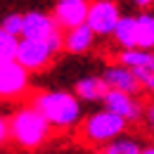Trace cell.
<instances>
[{
    "mask_svg": "<svg viewBox=\"0 0 154 154\" xmlns=\"http://www.w3.org/2000/svg\"><path fill=\"white\" fill-rule=\"evenodd\" d=\"M31 102L50 121V126L55 131H74L85 119V114H83L85 102L74 90H62V88L40 90V93H36L31 97Z\"/></svg>",
    "mask_w": 154,
    "mask_h": 154,
    "instance_id": "cell-1",
    "label": "cell"
},
{
    "mask_svg": "<svg viewBox=\"0 0 154 154\" xmlns=\"http://www.w3.org/2000/svg\"><path fill=\"white\" fill-rule=\"evenodd\" d=\"M52 131L55 128L33 107V102L19 104L10 114V142L17 149H21V152H36V149H40L50 140Z\"/></svg>",
    "mask_w": 154,
    "mask_h": 154,
    "instance_id": "cell-2",
    "label": "cell"
},
{
    "mask_svg": "<svg viewBox=\"0 0 154 154\" xmlns=\"http://www.w3.org/2000/svg\"><path fill=\"white\" fill-rule=\"evenodd\" d=\"M126 128H128V121L123 116L109 112L107 107H100L95 112L85 114V119L78 126V135L83 137V142H88L93 147H102L116 137H121L126 133Z\"/></svg>",
    "mask_w": 154,
    "mask_h": 154,
    "instance_id": "cell-3",
    "label": "cell"
},
{
    "mask_svg": "<svg viewBox=\"0 0 154 154\" xmlns=\"http://www.w3.org/2000/svg\"><path fill=\"white\" fill-rule=\"evenodd\" d=\"M59 50H64V31H59L57 36H52L50 40H31L21 38L19 52H17V62L24 64L31 74L43 71L52 64V59Z\"/></svg>",
    "mask_w": 154,
    "mask_h": 154,
    "instance_id": "cell-4",
    "label": "cell"
},
{
    "mask_svg": "<svg viewBox=\"0 0 154 154\" xmlns=\"http://www.w3.org/2000/svg\"><path fill=\"white\" fill-rule=\"evenodd\" d=\"M31 90V71L14 62H0V97L2 100H19Z\"/></svg>",
    "mask_w": 154,
    "mask_h": 154,
    "instance_id": "cell-5",
    "label": "cell"
},
{
    "mask_svg": "<svg viewBox=\"0 0 154 154\" xmlns=\"http://www.w3.org/2000/svg\"><path fill=\"white\" fill-rule=\"evenodd\" d=\"M116 62L131 66L140 81V85H142V90L154 97V50L126 48V50H119Z\"/></svg>",
    "mask_w": 154,
    "mask_h": 154,
    "instance_id": "cell-6",
    "label": "cell"
},
{
    "mask_svg": "<svg viewBox=\"0 0 154 154\" xmlns=\"http://www.w3.org/2000/svg\"><path fill=\"white\" fill-rule=\"evenodd\" d=\"M121 17H123V12L116 0H93L85 24L97 33V38H112Z\"/></svg>",
    "mask_w": 154,
    "mask_h": 154,
    "instance_id": "cell-7",
    "label": "cell"
},
{
    "mask_svg": "<svg viewBox=\"0 0 154 154\" xmlns=\"http://www.w3.org/2000/svg\"><path fill=\"white\" fill-rule=\"evenodd\" d=\"M102 107H107L109 112L123 116L128 123H140L142 121V112H145V102H140L137 95L123 93V90H112V88H109V93L102 100Z\"/></svg>",
    "mask_w": 154,
    "mask_h": 154,
    "instance_id": "cell-8",
    "label": "cell"
},
{
    "mask_svg": "<svg viewBox=\"0 0 154 154\" xmlns=\"http://www.w3.org/2000/svg\"><path fill=\"white\" fill-rule=\"evenodd\" d=\"M93 0H55L52 5V17L59 24L62 31H69L74 26H81L88 21Z\"/></svg>",
    "mask_w": 154,
    "mask_h": 154,
    "instance_id": "cell-9",
    "label": "cell"
},
{
    "mask_svg": "<svg viewBox=\"0 0 154 154\" xmlns=\"http://www.w3.org/2000/svg\"><path fill=\"white\" fill-rule=\"evenodd\" d=\"M59 24L55 21L52 12H40V10H31L24 14V31L21 38H31V40H50L52 36H57Z\"/></svg>",
    "mask_w": 154,
    "mask_h": 154,
    "instance_id": "cell-10",
    "label": "cell"
},
{
    "mask_svg": "<svg viewBox=\"0 0 154 154\" xmlns=\"http://www.w3.org/2000/svg\"><path fill=\"white\" fill-rule=\"evenodd\" d=\"M102 76L107 81V85L112 90H123V93H131V95H140L142 85L135 76V71L131 66L121 64V62H114V64H107L102 69Z\"/></svg>",
    "mask_w": 154,
    "mask_h": 154,
    "instance_id": "cell-11",
    "label": "cell"
},
{
    "mask_svg": "<svg viewBox=\"0 0 154 154\" xmlns=\"http://www.w3.org/2000/svg\"><path fill=\"white\" fill-rule=\"evenodd\" d=\"M95 43L97 33L88 24H81V26L64 31V52H69V55H88L95 48Z\"/></svg>",
    "mask_w": 154,
    "mask_h": 154,
    "instance_id": "cell-12",
    "label": "cell"
},
{
    "mask_svg": "<svg viewBox=\"0 0 154 154\" xmlns=\"http://www.w3.org/2000/svg\"><path fill=\"white\" fill-rule=\"evenodd\" d=\"M74 93H76L85 104H102V100H104V95L109 93V85H107V81H104V76L100 74V76H95V74H90V76H83L76 81V85H74Z\"/></svg>",
    "mask_w": 154,
    "mask_h": 154,
    "instance_id": "cell-13",
    "label": "cell"
},
{
    "mask_svg": "<svg viewBox=\"0 0 154 154\" xmlns=\"http://www.w3.org/2000/svg\"><path fill=\"white\" fill-rule=\"evenodd\" d=\"M112 40L119 50H126V48H135L137 43V17L135 14H123L119 24H116Z\"/></svg>",
    "mask_w": 154,
    "mask_h": 154,
    "instance_id": "cell-14",
    "label": "cell"
},
{
    "mask_svg": "<svg viewBox=\"0 0 154 154\" xmlns=\"http://www.w3.org/2000/svg\"><path fill=\"white\" fill-rule=\"evenodd\" d=\"M137 17V43L135 48L154 50V12L152 10H140L135 12Z\"/></svg>",
    "mask_w": 154,
    "mask_h": 154,
    "instance_id": "cell-15",
    "label": "cell"
},
{
    "mask_svg": "<svg viewBox=\"0 0 154 154\" xmlns=\"http://www.w3.org/2000/svg\"><path fill=\"white\" fill-rule=\"evenodd\" d=\"M142 142L133 137V135H121V137H116L112 142H107V145H102V147H97V154H142Z\"/></svg>",
    "mask_w": 154,
    "mask_h": 154,
    "instance_id": "cell-16",
    "label": "cell"
},
{
    "mask_svg": "<svg viewBox=\"0 0 154 154\" xmlns=\"http://www.w3.org/2000/svg\"><path fill=\"white\" fill-rule=\"evenodd\" d=\"M19 36H12L7 31H0V62H14L19 52Z\"/></svg>",
    "mask_w": 154,
    "mask_h": 154,
    "instance_id": "cell-17",
    "label": "cell"
},
{
    "mask_svg": "<svg viewBox=\"0 0 154 154\" xmlns=\"http://www.w3.org/2000/svg\"><path fill=\"white\" fill-rule=\"evenodd\" d=\"M0 31H7V33L21 38V31H24V14H21V12H10V14H5L2 21H0Z\"/></svg>",
    "mask_w": 154,
    "mask_h": 154,
    "instance_id": "cell-18",
    "label": "cell"
},
{
    "mask_svg": "<svg viewBox=\"0 0 154 154\" xmlns=\"http://www.w3.org/2000/svg\"><path fill=\"white\" fill-rule=\"evenodd\" d=\"M142 126L154 135V100L145 102V112H142Z\"/></svg>",
    "mask_w": 154,
    "mask_h": 154,
    "instance_id": "cell-19",
    "label": "cell"
},
{
    "mask_svg": "<svg viewBox=\"0 0 154 154\" xmlns=\"http://www.w3.org/2000/svg\"><path fill=\"white\" fill-rule=\"evenodd\" d=\"M0 142H10V116H0Z\"/></svg>",
    "mask_w": 154,
    "mask_h": 154,
    "instance_id": "cell-20",
    "label": "cell"
},
{
    "mask_svg": "<svg viewBox=\"0 0 154 154\" xmlns=\"http://www.w3.org/2000/svg\"><path fill=\"white\" fill-rule=\"evenodd\" d=\"M131 5L137 7V10H152V7H154V0H131Z\"/></svg>",
    "mask_w": 154,
    "mask_h": 154,
    "instance_id": "cell-21",
    "label": "cell"
},
{
    "mask_svg": "<svg viewBox=\"0 0 154 154\" xmlns=\"http://www.w3.org/2000/svg\"><path fill=\"white\" fill-rule=\"evenodd\" d=\"M142 154H154V145H145V147H142Z\"/></svg>",
    "mask_w": 154,
    "mask_h": 154,
    "instance_id": "cell-22",
    "label": "cell"
}]
</instances>
